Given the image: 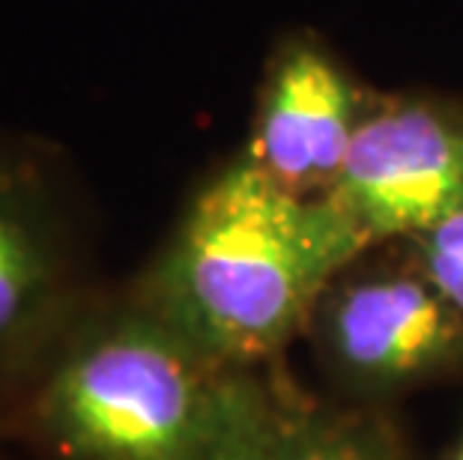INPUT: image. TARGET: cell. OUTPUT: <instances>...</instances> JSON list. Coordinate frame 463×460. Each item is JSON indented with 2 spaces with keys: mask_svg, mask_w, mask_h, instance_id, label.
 Here are the masks:
<instances>
[{
  "mask_svg": "<svg viewBox=\"0 0 463 460\" xmlns=\"http://www.w3.org/2000/svg\"><path fill=\"white\" fill-rule=\"evenodd\" d=\"M368 102L350 72L311 39H290L266 72L242 155L297 194H326Z\"/></svg>",
  "mask_w": 463,
  "mask_h": 460,
  "instance_id": "5b68a950",
  "label": "cell"
},
{
  "mask_svg": "<svg viewBox=\"0 0 463 460\" xmlns=\"http://www.w3.org/2000/svg\"><path fill=\"white\" fill-rule=\"evenodd\" d=\"M326 194L368 242L437 228L463 207V108L425 96L368 105Z\"/></svg>",
  "mask_w": 463,
  "mask_h": 460,
  "instance_id": "3957f363",
  "label": "cell"
},
{
  "mask_svg": "<svg viewBox=\"0 0 463 460\" xmlns=\"http://www.w3.org/2000/svg\"><path fill=\"white\" fill-rule=\"evenodd\" d=\"M371 242L329 194L233 159L183 210L135 302L228 365L275 356Z\"/></svg>",
  "mask_w": 463,
  "mask_h": 460,
  "instance_id": "6da1fadb",
  "label": "cell"
},
{
  "mask_svg": "<svg viewBox=\"0 0 463 460\" xmlns=\"http://www.w3.org/2000/svg\"><path fill=\"white\" fill-rule=\"evenodd\" d=\"M293 413L135 299L69 326L33 395L61 460H269Z\"/></svg>",
  "mask_w": 463,
  "mask_h": 460,
  "instance_id": "7a4b0ae2",
  "label": "cell"
},
{
  "mask_svg": "<svg viewBox=\"0 0 463 460\" xmlns=\"http://www.w3.org/2000/svg\"><path fill=\"white\" fill-rule=\"evenodd\" d=\"M410 242L416 251V269L463 314V207Z\"/></svg>",
  "mask_w": 463,
  "mask_h": 460,
  "instance_id": "ba28073f",
  "label": "cell"
},
{
  "mask_svg": "<svg viewBox=\"0 0 463 460\" xmlns=\"http://www.w3.org/2000/svg\"><path fill=\"white\" fill-rule=\"evenodd\" d=\"M69 233L52 174L0 141V377L39 356L69 305Z\"/></svg>",
  "mask_w": 463,
  "mask_h": 460,
  "instance_id": "8992f818",
  "label": "cell"
},
{
  "mask_svg": "<svg viewBox=\"0 0 463 460\" xmlns=\"http://www.w3.org/2000/svg\"><path fill=\"white\" fill-rule=\"evenodd\" d=\"M458 460H463V446H460V452H458Z\"/></svg>",
  "mask_w": 463,
  "mask_h": 460,
  "instance_id": "9c48e42d",
  "label": "cell"
},
{
  "mask_svg": "<svg viewBox=\"0 0 463 460\" xmlns=\"http://www.w3.org/2000/svg\"><path fill=\"white\" fill-rule=\"evenodd\" d=\"M269 460H407L389 430L356 416L297 409Z\"/></svg>",
  "mask_w": 463,
  "mask_h": 460,
  "instance_id": "52a82bcc",
  "label": "cell"
},
{
  "mask_svg": "<svg viewBox=\"0 0 463 460\" xmlns=\"http://www.w3.org/2000/svg\"><path fill=\"white\" fill-rule=\"evenodd\" d=\"M314 317L329 359L362 386H410L463 365V314L419 269L338 278Z\"/></svg>",
  "mask_w": 463,
  "mask_h": 460,
  "instance_id": "277c9868",
  "label": "cell"
}]
</instances>
